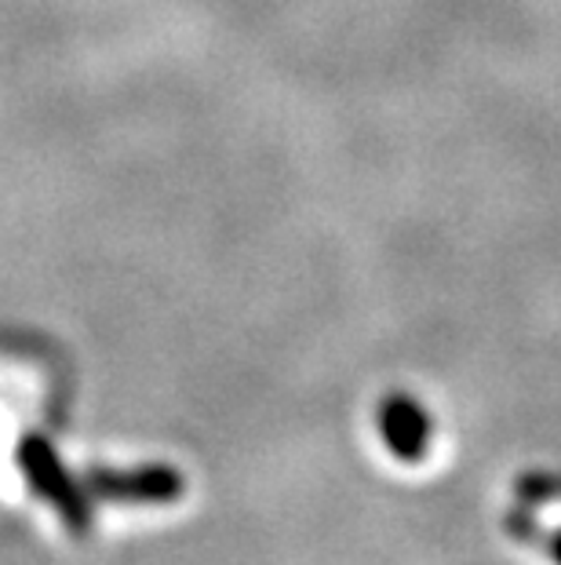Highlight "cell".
Here are the masks:
<instances>
[{"label": "cell", "mask_w": 561, "mask_h": 565, "mask_svg": "<svg viewBox=\"0 0 561 565\" xmlns=\"http://www.w3.org/2000/svg\"><path fill=\"white\" fill-rule=\"evenodd\" d=\"M551 555H554V562L561 565V529H558V533L551 536Z\"/></svg>", "instance_id": "6"}, {"label": "cell", "mask_w": 561, "mask_h": 565, "mask_svg": "<svg viewBox=\"0 0 561 565\" xmlns=\"http://www.w3.org/2000/svg\"><path fill=\"white\" fill-rule=\"evenodd\" d=\"M518 497L525 503L561 500V478L558 475H521L518 478Z\"/></svg>", "instance_id": "4"}, {"label": "cell", "mask_w": 561, "mask_h": 565, "mask_svg": "<svg viewBox=\"0 0 561 565\" xmlns=\"http://www.w3.org/2000/svg\"><path fill=\"white\" fill-rule=\"evenodd\" d=\"M19 463H22V471H26L33 492L52 503L69 533H88L91 529L88 497L80 492V486H74V478L66 475L63 463H58L52 445L44 438H26L19 445Z\"/></svg>", "instance_id": "1"}, {"label": "cell", "mask_w": 561, "mask_h": 565, "mask_svg": "<svg viewBox=\"0 0 561 565\" xmlns=\"http://www.w3.org/2000/svg\"><path fill=\"white\" fill-rule=\"evenodd\" d=\"M95 497L125 500V503H169L183 497V475L175 467H139V471H106L95 467L88 475Z\"/></svg>", "instance_id": "2"}, {"label": "cell", "mask_w": 561, "mask_h": 565, "mask_svg": "<svg viewBox=\"0 0 561 565\" xmlns=\"http://www.w3.org/2000/svg\"><path fill=\"white\" fill-rule=\"evenodd\" d=\"M379 430L384 441L390 445V452L404 463H420L431 441V419L409 394H390L379 408Z\"/></svg>", "instance_id": "3"}, {"label": "cell", "mask_w": 561, "mask_h": 565, "mask_svg": "<svg viewBox=\"0 0 561 565\" xmlns=\"http://www.w3.org/2000/svg\"><path fill=\"white\" fill-rule=\"evenodd\" d=\"M504 525H507V533L510 536H518L521 544H529V540H540V525H536V519L529 511H521V508H510L507 511V519H504Z\"/></svg>", "instance_id": "5"}]
</instances>
